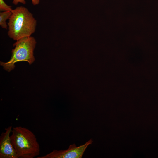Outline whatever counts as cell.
<instances>
[{"instance_id": "obj_2", "label": "cell", "mask_w": 158, "mask_h": 158, "mask_svg": "<svg viewBox=\"0 0 158 158\" xmlns=\"http://www.w3.org/2000/svg\"><path fill=\"white\" fill-rule=\"evenodd\" d=\"M11 133V143L18 158H33L40 154V146L32 132L19 126L13 127Z\"/></svg>"}, {"instance_id": "obj_9", "label": "cell", "mask_w": 158, "mask_h": 158, "mask_svg": "<svg viewBox=\"0 0 158 158\" xmlns=\"http://www.w3.org/2000/svg\"><path fill=\"white\" fill-rule=\"evenodd\" d=\"M32 3L34 5H36L39 4L40 0H31Z\"/></svg>"}, {"instance_id": "obj_1", "label": "cell", "mask_w": 158, "mask_h": 158, "mask_svg": "<svg viewBox=\"0 0 158 158\" xmlns=\"http://www.w3.org/2000/svg\"><path fill=\"white\" fill-rule=\"evenodd\" d=\"M8 23V35L17 40L23 37L31 36L35 32L37 21L33 14L25 7L20 6L13 9Z\"/></svg>"}, {"instance_id": "obj_4", "label": "cell", "mask_w": 158, "mask_h": 158, "mask_svg": "<svg viewBox=\"0 0 158 158\" xmlns=\"http://www.w3.org/2000/svg\"><path fill=\"white\" fill-rule=\"evenodd\" d=\"M93 141L90 139L84 145L77 147L74 143L70 145L65 150H54L52 152L37 158H81L87 147L92 144Z\"/></svg>"}, {"instance_id": "obj_6", "label": "cell", "mask_w": 158, "mask_h": 158, "mask_svg": "<svg viewBox=\"0 0 158 158\" xmlns=\"http://www.w3.org/2000/svg\"><path fill=\"white\" fill-rule=\"evenodd\" d=\"M12 13L11 11L1 12L0 13V25L3 28L7 29L6 20L9 18Z\"/></svg>"}, {"instance_id": "obj_5", "label": "cell", "mask_w": 158, "mask_h": 158, "mask_svg": "<svg viewBox=\"0 0 158 158\" xmlns=\"http://www.w3.org/2000/svg\"><path fill=\"white\" fill-rule=\"evenodd\" d=\"M10 126L5 129L0 137V158H18L11 141L12 129Z\"/></svg>"}, {"instance_id": "obj_3", "label": "cell", "mask_w": 158, "mask_h": 158, "mask_svg": "<svg viewBox=\"0 0 158 158\" xmlns=\"http://www.w3.org/2000/svg\"><path fill=\"white\" fill-rule=\"evenodd\" d=\"M36 44L35 39L31 36L16 40L13 45L15 48L12 50L11 59L7 62H0V65L9 72L14 69L15 63L17 62L24 61L31 64L35 60L34 51Z\"/></svg>"}, {"instance_id": "obj_7", "label": "cell", "mask_w": 158, "mask_h": 158, "mask_svg": "<svg viewBox=\"0 0 158 158\" xmlns=\"http://www.w3.org/2000/svg\"><path fill=\"white\" fill-rule=\"evenodd\" d=\"M13 9L11 8V6L8 5L4 0H0V11L1 12L11 11Z\"/></svg>"}, {"instance_id": "obj_8", "label": "cell", "mask_w": 158, "mask_h": 158, "mask_svg": "<svg viewBox=\"0 0 158 158\" xmlns=\"http://www.w3.org/2000/svg\"><path fill=\"white\" fill-rule=\"evenodd\" d=\"M19 3L25 4H26V1L25 0H13L12 2L15 5H17Z\"/></svg>"}]
</instances>
